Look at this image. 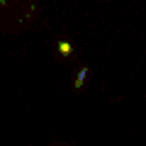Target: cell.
<instances>
[{
  "instance_id": "6da1fadb",
  "label": "cell",
  "mask_w": 146,
  "mask_h": 146,
  "mask_svg": "<svg viewBox=\"0 0 146 146\" xmlns=\"http://www.w3.org/2000/svg\"><path fill=\"white\" fill-rule=\"evenodd\" d=\"M88 73H90V68H80V71H78V76H76V88H83Z\"/></svg>"
},
{
  "instance_id": "7a4b0ae2",
  "label": "cell",
  "mask_w": 146,
  "mask_h": 146,
  "mask_svg": "<svg viewBox=\"0 0 146 146\" xmlns=\"http://www.w3.org/2000/svg\"><path fill=\"white\" fill-rule=\"evenodd\" d=\"M58 51H61L63 56H68V54H71L73 49H71V44H68V42H61V44H58Z\"/></svg>"
}]
</instances>
